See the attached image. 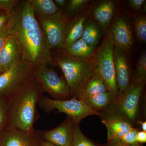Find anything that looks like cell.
<instances>
[{
    "mask_svg": "<svg viewBox=\"0 0 146 146\" xmlns=\"http://www.w3.org/2000/svg\"><path fill=\"white\" fill-rule=\"evenodd\" d=\"M36 18L52 16L60 10L52 0H28Z\"/></svg>",
    "mask_w": 146,
    "mask_h": 146,
    "instance_id": "cell-18",
    "label": "cell"
},
{
    "mask_svg": "<svg viewBox=\"0 0 146 146\" xmlns=\"http://www.w3.org/2000/svg\"><path fill=\"white\" fill-rule=\"evenodd\" d=\"M3 72L4 71L3 70V68H2L1 65V64H0V75H1V74H2Z\"/></svg>",
    "mask_w": 146,
    "mask_h": 146,
    "instance_id": "cell-38",
    "label": "cell"
},
{
    "mask_svg": "<svg viewBox=\"0 0 146 146\" xmlns=\"http://www.w3.org/2000/svg\"><path fill=\"white\" fill-rule=\"evenodd\" d=\"M89 2V1L87 0H71L69 1L64 14L66 16L72 15Z\"/></svg>",
    "mask_w": 146,
    "mask_h": 146,
    "instance_id": "cell-27",
    "label": "cell"
},
{
    "mask_svg": "<svg viewBox=\"0 0 146 146\" xmlns=\"http://www.w3.org/2000/svg\"><path fill=\"white\" fill-rule=\"evenodd\" d=\"M9 35V27L8 21L6 25L0 31V51L2 48L6 40Z\"/></svg>",
    "mask_w": 146,
    "mask_h": 146,
    "instance_id": "cell-30",
    "label": "cell"
},
{
    "mask_svg": "<svg viewBox=\"0 0 146 146\" xmlns=\"http://www.w3.org/2000/svg\"><path fill=\"white\" fill-rule=\"evenodd\" d=\"M34 75L43 92L48 94L53 99L68 100L71 96L66 81L53 69L46 65L37 67L34 68Z\"/></svg>",
    "mask_w": 146,
    "mask_h": 146,
    "instance_id": "cell-8",
    "label": "cell"
},
{
    "mask_svg": "<svg viewBox=\"0 0 146 146\" xmlns=\"http://www.w3.org/2000/svg\"><path fill=\"white\" fill-rule=\"evenodd\" d=\"M81 100L92 109L98 111V110L106 108L112 102L111 96L108 92L89 97Z\"/></svg>",
    "mask_w": 146,
    "mask_h": 146,
    "instance_id": "cell-21",
    "label": "cell"
},
{
    "mask_svg": "<svg viewBox=\"0 0 146 146\" xmlns=\"http://www.w3.org/2000/svg\"><path fill=\"white\" fill-rule=\"evenodd\" d=\"M145 82L132 81L127 91L112 103L107 114L123 118L131 123L134 121Z\"/></svg>",
    "mask_w": 146,
    "mask_h": 146,
    "instance_id": "cell-7",
    "label": "cell"
},
{
    "mask_svg": "<svg viewBox=\"0 0 146 146\" xmlns=\"http://www.w3.org/2000/svg\"><path fill=\"white\" fill-rule=\"evenodd\" d=\"M113 58L119 98L127 91L130 85L129 66L126 55L122 50L115 46Z\"/></svg>",
    "mask_w": 146,
    "mask_h": 146,
    "instance_id": "cell-12",
    "label": "cell"
},
{
    "mask_svg": "<svg viewBox=\"0 0 146 146\" xmlns=\"http://www.w3.org/2000/svg\"><path fill=\"white\" fill-rule=\"evenodd\" d=\"M114 47L113 39L109 31L105 36L96 56V70L105 82L112 98V103L116 102L119 96L113 58Z\"/></svg>",
    "mask_w": 146,
    "mask_h": 146,
    "instance_id": "cell-4",
    "label": "cell"
},
{
    "mask_svg": "<svg viewBox=\"0 0 146 146\" xmlns=\"http://www.w3.org/2000/svg\"><path fill=\"white\" fill-rule=\"evenodd\" d=\"M21 1L18 0H0V9L5 11L10 16Z\"/></svg>",
    "mask_w": 146,
    "mask_h": 146,
    "instance_id": "cell-28",
    "label": "cell"
},
{
    "mask_svg": "<svg viewBox=\"0 0 146 146\" xmlns=\"http://www.w3.org/2000/svg\"><path fill=\"white\" fill-rule=\"evenodd\" d=\"M8 23L9 35L18 44L21 60L34 68L54 63L44 33L28 0L21 1Z\"/></svg>",
    "mask_w": 146,
    "mask_h": 146,
    "instance_id": "cell-1",
    "label": "cell"
},
{
    "mask_svg": "<svg viewBox=\"0 0 146 146\" xmlns=\"http://www.w3.org/2000/svg\"><path fill=\"white\" fill-rule=\"evenodd\" d=\"M108 131V140L120 139L127 132L133 128L132 123L117 116L107 114L102 121Z\"/></svg>",
    "mask_w": 146,
    "mask_h": 146,
    "instance_id": "cell-14",
    "label": "cell"
},
{
    "mask_svg": "<svg viewBox=\"0 0 146 146\" xmlns=\"http://www.w3.org/2000/svg\"><path fill=\"white\" fill-rule=\"evenodd\" d=\"M107 92L108 89L105 82L96 70L78 94L74 97L78 99L83 100Z\"/></svg>",
    "mask_w": 146,
    "mask_h": 146,
    "instance_id": "cell-16",
    "label": "cell"
},
{
    "mask_svg": "<svg viewBox=\"0 0 146 146\" xmlns=\"http://www.w3.org/2000/svg\"><path fill=\"white\" fill-rule=\"evenodd\" d=\"M64 74L71 96H76L96 71V57L82 58L71 55L67 52L52 58Z\"/></svg>",
    "mask_w": 146,
    "mask_h": 146,
    "instance_id": "cell-3",
    "label": "cell"
},
{
    "mask_svg": "<svg viewBox=\"0 0 146 146\" xmlns=\"http://www.w3.org/2000/svg\"><path fill=\"white\" fill-rule=\"evenodd\" d=\"M9 101V97H0V138L7 126Z\"/></svg>",
    "mask_w": 146,
    "mask_h": 146,
    "instance_id": "cell-23",
    "label": "cell"
},
{
    "mask_svg": "<svg viewBox=\"0 0 146 146\" xmlns=\"http://www.w3.org/2000/svg\"><path fill=\"white\" fill-rule=\"evenodd\" d=\"M34 78V68L20 60L0 75V97L11 96Z\"/></svg>",
    "mask_w": 146,
    "mask_h": 146,
    "instance_id": "cell-6",
    "label": "cell"
},
{
    "mask_svg": "<svg viewBox=\"0 0 146 146\" xmlns=\"http://www.w3.org/2000/svg\"><path fill=\"white\" fill-rule=\"evenodd\" d=\"M115 9V4L112 1L101 3L94 10V18L103 27H106L112 20Z\"/></svg>",
    "mask_w": 146,
    "mask_h": 146,
    "instance_id": "cell-19",
    "label": "cell"
},
{
    "mask_svg": "<svg viewBox=\"0 0 146 146\" xmlns=\"http://www.w3.org/2000/svg\"><path fill=\"white\" fill-rule=\"evenodd\" d=\"M137 132L138 131L133 128L119 139L123 143L126 145H138L139 143L137 141Z\"/></svg>",
    "mask_w": 146,
    "mask_h": 146,
    "instance_id": "cell-29",
    "label": "cell"
},
{
    "mask_svg": "<svg viewBox=\"0 0 146 146\" xmlns=\"http://www.w3.org/2000/svg\"><path fill=\"white\" fill-rule=\"evenodd\" d=\"M138 123L141 125L143 131L146 132V122L138 121Z\"/></svg>",
    "mask_w": 146,
    "mask_h": 146,
    "instance_id": "cell-37",
    "label": "cell"
},
{
    "mask_svg": "<svg viewBox=\"0 0 146 146\" xmlns=\"http://www.w3.org/2000/svg\"><path fill=\"white\" fill-rule=\"evenodd\" d=\"M39 131L25 133L13 129H7L0 138V146H41Z\"/></svg>",
    "mask_w": 146,
    "mask_h": 146,
    "instance_id": "cell-11",
    "label": "cell"
},
{
    "mask_svg": "<svg viewBox=\"0 0 146 146\" xmlns=\"http://www.w3.org/2000/svg\"><path fill=\"white\" fill-rule=\"evenodd\" d=\"M38 104L46 112L56 109L58 112L65 113L77 124H79L83 119L91 115H100L99 112L92 109L76 97L70 100H56L42 96Z\"/></svg>",
    "mask_w": 146,
    "mask_h": 146,
    "instance_id": "cell-5",
    "label": "cell"
},
{
    "mask_svg": "<svg viewBox=\"0 0 146 146\" xmlns=\"http://www.w3.org/2000/svg\"><path fill=\"white\" fill-rule=\"evenodd\" d=\"M9 17L5 11L0 9V31L6 25Z\"/></svg>",
    "mask_w": 146,
    "mask_h": 146,
    "instance_id": "cell-31",
    "label": "cell"
},
{
    "mask_svg": "<svg viewBox=\"0 0 146 146\" xmlns=\"http://www.w3.org/2000/svg\"><path fill=\"white\" fill-rule=\"evenodd\" d=\"M44 93L35 78L9 97V110L6 129L31 133L39 115L37 105Z\"/></svg>",
    "mask_w": 146,
    "mask_h": 146,
    "instance_id": "cell-2",
    "label": "cell"
},
{
    "mask_svg": "<svg viewBox=\"0 0 146 146\" xmlns=\"http://www.w3.org/2000/svg\"><path fill=\"white\" fill-rule=\"evenodd\" d=\"M55 4L58 7H62L65 5V4L67 2V1L65 0H54L53 1Z\"/></svg>",
    "mask_w": 146,
    "mask_h": 146,
    "instance_id": "cell-35",
    "label": "cell"
},
{
    "mask_svg": "<svg viewBox=\"0 0 146 146\" xmlns=\"http://www.w3.org/2000/svg\"><path fill=\"white\" fill-rule=\"evenodd\" d=\"M137 141L139 143H144L146 142V132L141 131H138L137 135Z\"/></svg>",
    "mask_w": 146,
    "mask_h": 146,
    "instance_id": "cell-33",
    "label": "cell"
},
{
    "mask_svg": "<svg viewBox=\"0 0 146 146\" xmlns=\"http://www.w3.org/2000/svg\"><path fill=\"white\" fill-rule=\"evenodd\" d=\"M110 31L114 46L122 50L128 56L132 44V36L127 22L122 18H118Z\"/></svg>",
    "mask_w": 146,
    "mask_h": 146,
    "instance_id": "cell-13",
    "label": "cell"
},
{
    "mask_svg": "<svg viewBox=\"0 0 146 146\" xmlns=\"http://www.w3.org/2000/svg\"><path fill=\"white\" fill-rule=\"evenodd\" d=\"M74 121L67 117L57 127L48 130L39 131L42 140L57 146H71L73 138Z\"/></svg>",
    "mask_w": 146,
    "mask_h": 146,
    "instance_id": "cell-10",
    "label": "cell"
},
{
    "mask_svg": "<svg viewBox=\"0 0 146 146\" xmlns=\"http://www.w3.org/2000/svg\"><path fill=\"white\" fill-rule=\"evenodd\" d=\"M65 50L71 55L80 58H90L95 55L94 48L86 44L81 38Z\"/></svg>",
    "mask_w": 146,
    "mask_h": 146,
    "instance_id": "cell-20",
    "label": "cell"
},
{
    "mask_svg": "<svg viewBox=\"0 0 146 146\" xmlns=\"http://www.w3.org/2000/svg\"><path fill=\"white\" fill-rule=\"evenodd\" d=\"M145 1V0H130L129 1L131 7L136 10L140 9Z\"/></svg>",
    "mask_w": 146,
    "mask_h": 146,
    "instance_id": "cell-32",
    "label": "cell"
},
{
    "mask_svg": "<svg viewBox=\"0 0 146 146\" xmlns=\"http://www.w3.org/2000/svg\"><path fill=\"white\" fill-rule=\"evenodd\" d=\"M109 146H140L139 144L136 145H129L123 143L120 139H115L112 141H110Z\"/></svg>",
    "mask_w": 146,
    "mask_h": 146,
    "instance_id": "cell-34",
    "label": "cell"
},
{
    "mask_svg": "<svg viewBox=\"0 0 146 146\" xmlns=\"http://www.w3.org/2000/svg\"><path fill=\"white\" fill-rule=\"evenodd\" d=\"M71 146H97L82 132L79 124L74 123L73 138Z\"/></svg>",
    "mask_w": 146,
    "mask_h": 146,
    "instance_id": "cell-24",
    "label": "cell"
},
{
    "mask_svg": "<svg viewBox=\"0 0 146 146\" xmlns=\"http://www.w3.org/2000/svg\"><path fill=\"white\" fill-rule=\"evenodd\" d=\"M135 31L137 38L141 42L146 41V18L141 16L136 18L135 23Z\"/></svg>",
    "mask_w": 146,
    "mask_h": 146,
    "instance_id": "cell-26",
    "label": "cell"
},
{
    "mask_svg": "<svg viewBox=\"0 0 146 146\" xmlns=\"http://www.w3.org/2000/svg\"><path fill=\"white\" fill-rule=\"evenodd\" d=\"M21 60L18 44L14 37L9 35L0 51V64L4 72Z\"/></svg>",
    "mask_w": 146,
    "mask_h": 146,
    "instance_id": "cell-15",
    "label": "cell"
},
{
    "mask_svg": "<svg viewBox=\"0 0 146 146\" xmlns=\"http://www.w3.org/2000/svg\"><path fill=\"white\" fill-rule=\"evenodd\" d=\"M41 146H57L48 141L42 140L41 141Z\"/></svg>",
    "mask_w": 146,
    "mask_h": 146,
    "instance_id": "cell-36",
    "label": "cell"
},
{
    "mask_svg": "<svg viewBox=\"0 0 146 146\" xmlns=\"http://www.w3.org/2000/svg\"><path fill=\"white\" fill-rule=\"evenodd\" d=\"M44 33L50 50L63 48L69 20L60 10L52 16L37 18Z\"/></svg>",
    "mask_w": 146,
    "mask_h": 146,
    "instance_id": "cell-9",
    "label": "cell"
},
{
    "mask_svg": "<svg viewBox=\"0 0 146 146\" xmlns=\"http://www.w3.org/2000/svg\"><path fill=\"white\" fill-rule=\"evenodd\" d=\"M100 31L95 23H88L84 25L81 39L86 44L94 48L96 46L100 39Z\"/></svg>",
    "mask_w": 146,
    "mask_h": 146,
    "instance_id": "cell-22",
    "label": "cell"
},
{
    "mask_svg": "<svg viewBox=\"0 0 146 146\" xmlns=\"http://www.w3.org/2000/svg\"><path fill=\"white\" fill-rule=\"evenodd\" d=\"M86 20L85 16H82L72 22H69V21L63 47L64 49H67L75 42L81 38Z\"/></svg>",
    "mask_w": 146,
    "mask_h": 146,
    "instance_id": "cell-17",
    "label": "cell"
},
{
    "mask_svg": "<svg viewBox=\"0 0 146 146\" xmlns=\"http://www.w3.org/2000/svg\"><path fill=\"white\" fill-rule=\"evenodd\" d=\"M146 78V52L144 51L138 58L132 81L145 82Z\"/></svg>",
    "mask_w": 146,
    "mask_h": 146,
    "instance_id": "cell-25",
    "label": "cell"
}]
</instances>
